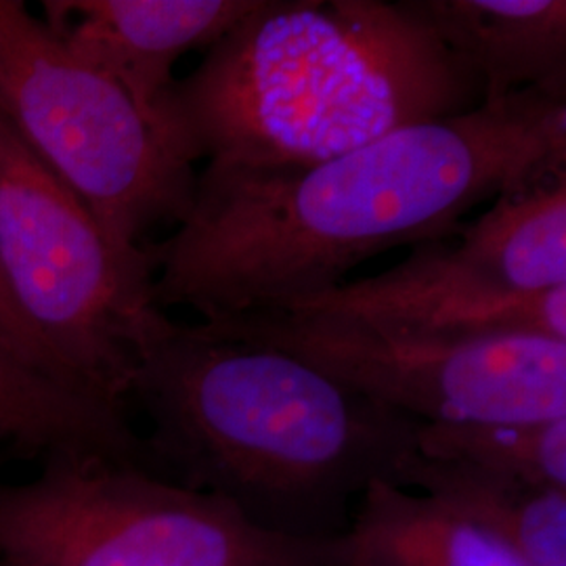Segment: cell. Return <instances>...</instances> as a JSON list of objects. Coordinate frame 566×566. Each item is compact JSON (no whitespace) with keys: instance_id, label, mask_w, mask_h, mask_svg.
<instances>
[{"instance_id":"cell-1","label":"cell","mask_w":566,"mask_h":566,"mask_svg":"<svg viewBox=\"0 0 566 566\" xmlns=\"http://www.w3.org/2000/svg\"><path fill=\"white\" fill-rule=\"evenodd\" d=\"M565 168L566 95L537 88L308 168H206L177 233L147 248L154 301L203 322L303 303L390 248L458 235L479 203Z\"/></svg>"},{"instance_id":"cell-2","label":"cell","mask_w":566,"mask_h":566,"mask_svg":"<svg viewBox=\"0 0 566 566\" xmlns=\"http://www.w3.org/2000/svg\"><path fill=\"white\" fill-rule=\"evenodd\" d=\"M485 102L409 0H259L156 105L189 166L296 170Z\"/></svg>"},{"instance_id":"cell-3","label":"cell","mask_w":566,"mask_h":566,"mask_svg":"<svg viewBox=\"0 0 566 566\" xmlns=\"http://www.w3.org/2000/svg\"><path fill=\"white\" fill-rule=\"evenodd\" d=\"M128 395L154 422L147 458L177 483L311 537L334 535L327 523L353 495L392 483L420 424L294 355L196 325L172 324L143 348Z\"/></svg>"},{"instance_id":"cell-4","label":"cell","mask_w":566,"mask_h":566,"mask_svg":"<svg viewBox=\"0 0 566 566\" xmlns=\"http://www.w3.org/2000/svg\"><path fill=\"white\" fill-rule=\"evenodd\" d=\"M7 566H346L343 535H290L145 465L46 455L25 483H0Z\"/></svg>"},{"instance_id":"cell-5","label":"cell","mask_w":566,"mask_h":566,"mask_svg":"<svg viewBox=\"0 0 566 566\" xmlns=\"http://www.w3.org/2000/svg\"><path fill=\"white\" fill-rule=\"evenodd\" d=\"M0 280L76 385L122 405L172 322L147 248L120 250L0 109Z\"/></svg>"},{"instance_id":"cell-6","label":"cell","mask_w":566,"mask_h":566,"mask_svg":"<svg viewBox=\"0 0 566 566\" xmlns=\"http://www.w3.org/2000/svg\"><path fill=\"white\" fill-rule=\"evenodd\" d=\"M0 109L116 248L137 250L149 227L191 212L193 166L118 82L13 0H0Z\"/></svg>"},{"instance_id":"cell-7","label":"cell","mask_w":566,"mask_h":566,"mask_svg":"<svg viewBox=\"0 0 566 566\" xmlns=\"http://www.w3.org/2000/svg\"><path fill=\"white\" fill-rule=\"evenodd\" d=\"M200 332L294 355L367 399L426 424L539 422L566 416V343L544 336H439L336 313L250 311Z\"/></svg>"},{"instance_id":"cell-8","label":"cell","mask_w":566,"mask_h":566,"mask_svg":"<svg viewBox=\"0 0 566 566\" xmlns=\"http://www.w3.org/2000/svg\"><path fill=\"white\" fill-rule=\"evenodd\" d=\"M269 311L336 313L439 336L525 334L566 343V285L537 294L512 292L447 240L411 245L403 263L376 277Z\"/></svg>"},{"instance_id":"cell-9","label":"cell","mask_w":566,"mask_h":566,"mask_svg":"<svg viewBox=\"0 0 566 566\" xmlns=\"http://www.w3.org/2000/svg\"><path fill=\"white\" fill-rule=\"evenodd\" d=\"M259 0H61L44 2L49 28L84 63L118 82L154 126L181 55L208 51ZM156 128V126H154Z\"/></svg>"},{"instance_id":"cell-10","label":"cell","mask_w":566,"mask_h":566,"mask_svg":"<svg viewBox=\"0 0 566 566\" xmlns=\"http://www.w3.org/2000/svg\"><path fill=\"white\" fill-rule=\"evenodd\" d=\"M447 51L483 81L485 102L537 88L566 95L565 0H409Z\"/></svg>"},{"instance_id":"cell-11","label":"cell","mask_w":566,"mask_h":566,"mask_svg":"<svg viewBox=\"0 0 566 566\" xmlns=\"http://www.w3.org/2000/svg\"><path fill=\"white\" fill-rule=\"evenodd\" d=\"M344 537L346 566H531L500 535L386 481L361 493Z\"/></svg>"},{"instance_id":"cell-12","label":"cell","mask_w":566,"mask_h":566,"mask_svg":"<svg viewBox=\"0 0 566 566\" xmlns=\"http://www.w3.org/2000/svg\"><path fill=\"white\" fill-rule=\"evenodd\" d=\"M390 485L426 497L500 535L531 566H566V489L535 486L413 449Z\"/></svg>"},{"instance_id":"cell-13","label":"cell","mask_w":566,"mask_h":566,"mask_svg":"<svg viewBox=\"0 0 566 566\" xmlns=\"http://www.w3.org/2000/svg\"><path fill=\"white\" fill-rule=\"evenodd\" d=\"M0 443L23 453H82L145 465L122 405L61 385L0 355Z\"/></svg>"},{"instance_id":"cell-14","label":"cell","mask_w":566,"mask_h":566,"mask_svg":"<svg viewBox=\"0 0 566 566\" xmlns=\"http://www.w3.org/2000/svg\"><path fill=\"white\" fill-rule=\"evenodd\" d=\"M460 250L486 277L512 292L566 285V168L507 189L474 223Z\"/></svg>"},{"instance_id":"cell-15","label":"cell","mask_w":566,"mask_h":566,"mask_svg":"<svg viewBox=\"0 0 566 566\" xmlns=\"http://www.w3.org/2000/svg\"><path fill=\"white\" fill-rule=\"evenodd\" d=\"M413 451L528 485L566 489V416L539 422H420Z\"/></svg>"},{"instance_id":"cell-16","label":"cell","mask_w":566,"mask_h":566,"mask_svg":"<svg viewBox=\"0 0 566 566\" xmlns=\"http://www.w3.org/2000/svg\"><path fill=\"white\" fill-rule=\"evenodd\" d=\"M0 355L30 371L41 374L44 378L91 392L74 382L70 371L61 364L60 357L51 350L49 344L42 340L34 325L23 317V313L18 308V304L13 303L2 280H0Z\"/></svg>"},{"instance_id":"cell-17","label":"cell","mask_w":566,"mask_h":566,"mask_svg":"<svg viewBox=\"0 0 566 566\" xmlns=\"http://www.w3.org/2000/svg\"><path fill=\"white\" fill-rule=\"evenodd\" d=\"M0 566H7V565H4V563H2V560H0Z\"/></svg>"}]
</instances>
